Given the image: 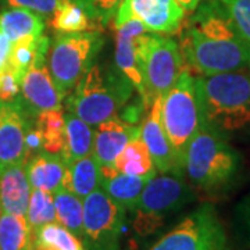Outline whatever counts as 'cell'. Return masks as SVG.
<instances>
[{"label":"cell","mask_w":250,"mask_h":250,"mask_svg":"<svg viewBox=\"0 0 250 250\" xmlns=\"http://www.w3.org/2000/svg\"><path fill=\"white\" fill-rule=\"evenodd\" d=\"M184 62L199 75H214L250 67L246 41L218 0L202 1L179 36Z\"/></svg>","instance_id":"cell-1"},{"label":"cell","mask_w":250,"mask_h":250,"mask_svg":"<svg viewBox=\"0 0 250 250\" xmlns=\"http://www.w3.org/2000/svg\"><path fill=\"white\" fill-rule=\"evenodd\" d=\"M202 125L227 139L250 134V67L195 77Z\"/></svg>","instance_id":"cell-2"},{"label":"cell","mask_w":250,"mask_h":250,"mask_svg":"<svg viewBox=\"0 0 250 250\" xmlns=\"http://www.w3.org/2000/svg\"><path fill=\"white\" fill-rule=\"evenodd\" d=\"M241 166V153L229 143V139L202 125L188 145L184 175L199 190L207 195H218L235 182Z\"/></svg>","instance_id":"cell-3"},{"label":"cell","mask_w":250,"mask_h":250,"mask_svg":"<svg viewBox=\"0 0 250 250\" xmlns=\"http://www.w3.org/2000/svg\"><path fill=\"white\" fill-rule=\"evenodd\" d=\"M134 85L114 64H93L67 99V110L90 126L118 116L132 96Z\"/></svg>","instance_id":"cell-4"},{"label":"cell","mask_w":250,"mask_h":250,"mask_svg":"<svg viewBox=\"0 0 250 250\" xmlns=\"http://www.w3.org/2000/svg\"><path fill=\"white\" fill-rule=\"evenodd\" d=\"M103 46L104 38L98 29L54 36L47 50V67L62 98L95 64Z\"/></svg>","instance_id":"cell-5"},{"label":"cell","mask_w":250,"mask_h":250,"mask_svg":"<svg viewBox=\"0 0 250 250\" xmlns=\"http://www.w3.org/2000/svg\"><path fill=\"white\" fill-rule=\"evenodd\" d=\"M193 190L185 175L161 174L147 181L132 210V229L139 238L153 235L166 218L193 200Z\"/></svg>","instance_id":"cell-6"},{"label":"cell","mask_w":250,"mask_h":250,"mask_svg":"<svg viewBox=\"0 0 250 250\" xmlns=\"http://www.w3.org/2000/svg\"><path fill=\"white\" fill-rule=\"evenodd\" d=\"M161 121L170 141L175 161L184 171L188 145L202 126L195 77L184 70L175 85L163 98Z\"/></svg>","instance_id":"cell-7"},{"label":"cell","mask_w":250,"mask_h":250,"mask_svg":"<svg viewBox=\"0 0 250 250\" xmlns=\"http://www.w3.org/2000/svg\"><path fill=\"white\" fill-rule=\"evenodd\" d=\"M139 57L146 89V108L164 98L185 70L179 45L171 38L145 32L139 38Z\"/></svg>","instance_id":"cell-8"},{"label":"cell","mask_w":250,"mask_h":250,"mask_svg":"<svg viewBox=\"0 0 250 250\" xmlns=\"http://www.w3.org/2000/svg\"><path fill=\"white\" fill-rule=\"evenodd\" d=\"M147 250H228V238L214 206L205 203Z\"/></svg>","instance_id":"cell-9"},{"label":"cell","mask_w":250,"mask_h":250,"mask_svg":"<svg viewBox=\"0 0 250 250\" xmlns=\"http://www.w3.org/2000/svg\"><path fill=\"white\" fill-rule=\"evenodd\" d=\"M128 210L98 188L83 199V236L86 250H118Z\"/></svg>","instance_id":"cell-10"},{"label":"cell","mask_w":250,"mask_h":250,"mask_svg":"<svg viewBox=\"0 0 250 250\" xmlns=\"http://www.w3.org/2000/svg\"><path fill=\"white\" fill-rule=\"evenodd\" d=\"M49 46L50 39L43 35L39 41L35 59L21 81V99L34 117L41 111L62 110V96L56 88L47 67L46 56Z\"/></svg>","instance_id":"cell-11"},{"label":"cell","mask_w":250,"mask_h":250,"mask_svg":"<svg viewBox=\"0 0 250 250\" xmlns=\"http://www.w3.org/2000/svg\"><path fill=\"white\" fill-rule=\"evenodd\" d=\"M34 118L21 96L0 100V168L27 161V135Z\"/></svg>","instance_id":"cell-12"},{"label":"cell","mask_w":250,"mask_h":250,"mask_svg":"<svg viewBox=\"0 0 250 250\" xmlns=\"http://www.w3.org/2000/svg\"><path fill=\"white\" fill-rule=\"evenodd\" d=\"M139 20L154 34H174L182 27L185 10L177 0H124L113 20V27L128 20Z\"/></svg>","instance_id":"cell-13"},{"label":"cell","mask_w":250,"mask_h":250,"mask_svg":"<svg viewBox=\"0 0 250 250\" xmlns=\"http://www.w3.org/2000/svg\"><path fill=\"white\" fill-rule=\"evenodd\" d=\"M145 32H147V29L139 20L135 18L114 27V36H116L114 64L134 85L135 89L139 92L143 104L146 102V89H145L142 68H141L139 38Z\"/></svg>","instance_id":"cell-14"},{"label":"cell","mask_w":250,"mask_h":250,"mask_svg":"<svg viewBox=\"0 0 250 250\" xmlns=\"http://www.w3.org/2000/svg\"><path fill=\"white\" fill-rule=\"evenodd\" d=\"M161 103H163V98H156L150 104V107L147 108V114L141 125V138L146 143L149 152L152 154L156 170L160 174L184 175V171L179 168L175 161L170 141L163 126Z\"/></svg>","instance_id":"cell-15"},{"label":"cell","mask_w":250,"mask_h":250,"mask_svg":"<svg viewBox=\"0 0 250 250\" xmlns=\"http://www.w3.org/2000/svg\"><path fill=\"white\" fill-rule=\"evenodd\" d=\"M141 136V126L116 116L99 124L95 131L93 154L99 166H113L125 145Z\"/></svg>","instance_id":"cell-16"},{"label":"cell","mask_w":250,"mask_h":250,"mask_svg":"<svg viewBox=\"0 0 250 250\" xmlns=\"http://www.w3.org/2000/svg\"><path fill=\"white\" fill-rule=\"evenodd\" d=\"M32 188L28 181L25 161L0 168V206L1 211L25 215Z\"/></svg>","instance_id":"cell-17"},{"label":"cell","mask_w":250,"mask_h":250,"mask_svg":"<svg viewBox=\"0 0 250 250\" xmlns=\"http://www.w3.org/2000/svg\"><path fill=\"white\" fill-rule=\"evenodd\" d=\"M99 172L100 188L117 203L132 211L149 179L120 172L114 166H100Z\"/></svg>","instance_id":"cell-18"},{"label":"cell","mask_w":250,"mask_h":250,"mask_svg":"<svg viewBox=\"0 0 250 250\" xmlns=\"http://www.w3.org/2000/svg\"><path fill=\"white\" fill-rule=\"evenodd\" d=\"M25 171L32 189L54 193L62 188L65 163L60 154H52L42 150L25 161Z\"/></svg>","instance_id":"cell-19"},{"label":"cell","mask_w":250,"mask_h":250,"mask_svg":"<svg viewBox=\"0 0 250 250\" xmlns=\"http://www.w3.org/2000/svg\"><path fill=\"white\" fill-rule=\"evenodd\" d=\"M99 167V161L93 153L80 160L67 163L62 188L75 193L81 199H85L95 189L100 188Z\"/></svg>","instance_id":"cell-20"},{"label":"cell","mask_w":250,"mask_h":250,"mask_svg":"<svg viewBox=\"0 0 250 250\" xmlns=\"http://www.w3.org/2000/svg\"><path fill=\"white\" fill-rule=\"evenodd\" d=\"M113 166L120 172L147 179H152L157 174L152 154L141 136L125 145L124 149L116 157Z\"/></svg>","instance_id":"cell-21"},{"label":"cell","mask_w":250,"mask_h":250,"mask_svg":"<svg viewBox=\"0 0 250 250\" xmlns=\"http://www.w3.org/2000/svg\"><path fill=\"white\" fill-rule=\"evenodd\" d=\"M95 134L92 126L75 114H65V145L60 153L64 163L80 160L93 153Z\"/></svg>","instance_id":"cell-22"},{"label":"cell","mask_w":250,"mask_h":250,"mask_svg":"<svg viewBox=\"0 0 250 250\" xmlns=\"http://www.w3.org/2000/svg\"><path fill=\"white\" fill-rule=\"evenodd\" d=\"M0 28L11 42L27 36H42L45 21L42 16L21 7H11L0 14Z\"/></svg>","instance_id":"cell-23"},{"label":"cell","mask_w":250,"mask_h":250,"mask_svg":"<svg viewBox=\"0 0 250 250\" xmlns=\"http://www.w3.org/2000/svg\"><path fill=\"white\" fill-rule=\"evenodd\" d=\"M0 250H34V231L25 215L1 211Z\"/></svg>","instance_id":"cell-24"},{"label":"cell","mask_w":250,"mask_h":250,"mask_svg":"<svg viewBox=\"0 0 250 250\" xmlns=\"http://www.w3.org/2000/svg\"><path fill=\"white\" fill-rule=\"evenodd\" d=\"M34 125L42 139V150L60 154L65 145V114L62 110H46L38 113Z\"/></svg>","instance_id":"cell-25"},{"label":"cell","mask_w":250,"mask_h":250,"mask_svg":"<svg viewBox=\"0 0 250 250\" xmlns=\"http://www.w3.org/2000/svg\"><path fill=\"white\" fill-rule=\"evenodd\" d=\"M50 25L57 34H72L98 29L86 10L75 0H62L53 13Z\"/></svg>","instance_id":"cell-26"},{"label":"cell","mask_w":250,"mask_h":250,"mask_svg":"<svg viewBox=\"0 0 250 250\" xmlns=\"http://www.w3.org/2000/svg\"><path fill=\"white\" fill-rule=\"evenodd\" d=\"M34 250H86L81 238L54 221L34 229Z\"/></svg>","instance_id":"cell-27"},{"label":"cell","mask_w":250,"mask_h":250,"mask_svg":"<svg viewBox=\"0 0 250 250\" xmlns=\"http://www.w3.org/2000/svg\"><path fill=\"white\" fill-rule=\"evenodd\" d=\"M56 221L82 239L83 236V202L75 193L60 188L53 193Z\"/></svg>","instance_id":"cell-28"},{"label":"cell","mask_w":250,"mask_h":250,"mask_svg":"<svg viewBox=\"0 0 250 250\" xmlns=\"http://www.w3.org/2000/svg\"><path fill=\"white\" fill-rule=\"evenodd\" d=\"M43 36V35H42ZM42 36H27L11 42L9 60L6 67H9L18 80L22 81L29 65L35 59L39 41Z\"/></svg>","instance_id":"cell-29"},{"label":"cell","mask_w":250,"mask_h":250,"mask_svg":"<svg viewBox=\"0 0 250 250\" xmlns=\"http://www.w3.org/2000/svg\"><path fill=\"white\" fill-rule=\"evenodd\" d=\"M25 217L32 231L45 224L54 223L56 207H54L53 193H49L41 189H32Z\"/></svg>","instance_id":"cell-30"},{"label":"cell","mask_w":250,"mask_h":250,"mask_svg":"<svg viewBox=\"0 0 250 250\" xmlns=\"http://www.w3.org/2000/svg\"><path fill=\"white\" fill-rule=\"evenodd\" d=\"M78 1L96 25H107L114 20L124 0H75Z\"/></svg>","instance_id":"cell-31"},{"label":"cell","mask_w":250,"mask_h":250,"mask_svg":"<svg viewBox=\"0 0 250 250\" xmlns=\"http://www.w3.org/2000/svg\"><path fill=\"white\" fill-rule=\"evenodd\" d=\"M228 11L241 35L250 42V0H218Z\"/></svg>","instance_id":"cell-32"},{"label":"cell","mask_w":250,"mask_h":250,"mask_svg":"<svg viewBox=\"0 0 250 250\" xmlns=\"http://www.w3.org/2000/svg\"><path fill=\"white\" fill-rule=\"evenodd\" d=\"M10 7H21L34 11L39 16H53L62 0H6Z\"/></svg>","instance_id":"cell-33"},{"label":"cell","mask_w":250,"mask_h":250,"mask_svg":"<svg viewBox=\"0 0 250 250\" xmlns=\"http://www.w3.org/2000/svg\"><path fill=\"white\" fill-rule=\"evenodd\" d=\"M20 90L21 81L18 80L9 67H4L0 72V100H13L17 98Z\"/></svg>","instance_id":"cell-34"},{"label":"cell","mask_w":250,"mask_h":250,"mask_svg":"<svg viewBox=\"0 0 250 250\" xmlns=\"http://www.w3.org/2000/svg\"><path fill=\"white\" fill-rule=\"evenodd\" d=\"M10 47H11V41L7 36L4 35V32L0 28V72L6 67L7 60H9Z\"/></svg>","instance_id":"cell-35"},{"label":"cell","mask_w":250,"mask_h":250,"mask_svg":"<svg viewBox=\"0 0 250 250\" xmlns=\"http://www.w3.org/2000/svg\"><path fill=\"white\" fill-rule=\"evenodd\" d=\"M203 0H177L179 6L185 11H193Z\"/></svg>","instance_id":"cell-36"},{"label":"cell","mask_w":250,"mask_h":250,"mask_svg":"<svg viewBox=\"0 0 250 250\" xmlns=\"http://www.w3.org/2000/svg\"><path fill=\"white\" fill-rule=\"evenodd\" d=\"M246 220H248V225H249V231H250V199H249V203H248V213H246Z\"/></svg>","instance_id":"cell-37"},{"label":"cell","mask_w":250,"mask_h":250,"mask_svg":"<svg viewBox=\"0 0 250 250\" xmlns=\"http://www.w3.org/2000/svg\"><path fill=\"white\" fill-rule=\"evenodd\" d=\"M0 217H1V206H0Z\"/></svg>","instance_id":"cell-38"}]
</instances>
